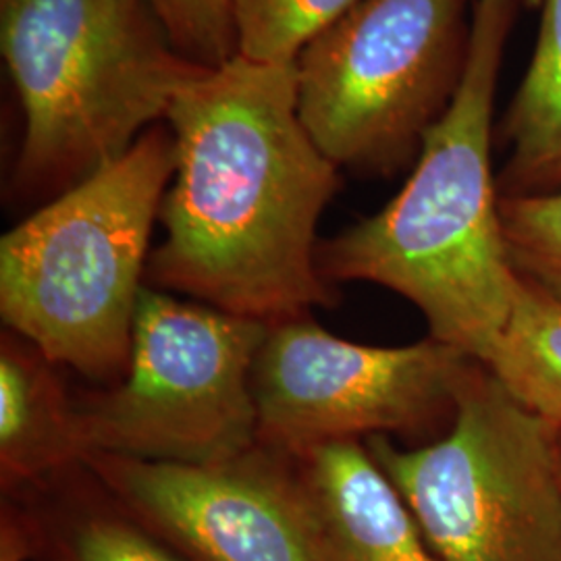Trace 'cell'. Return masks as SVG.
<instances>
[{"label": "cell", "mask_w": 561, "mask_h": 561, "mask_svg": "<svg viewBox=\"0 0 561 561\" xmlns=\"http://www.w3.org/2000/svg\"><path fill=\"white\" fill-rule=\"evenodd\" d=\"M238 55L264 65H294L301 50L360 0H231Z\"/></svg>", "instance_id": "cell-15"}, {"label": "cell", "mask_w": 561, "mask_h": 561, "mask_svg": "<svg viewBox=\"0 0 561 561\" xmlns=\"http://www.w3.org/2000/svg\"><path fill=\"white\" fill-rule=\"evenodd\" d=\"M474 364L433 337L379 347L341 340L310 314L273 322L252 368L259 445L296 458L329 443L416 433L454 419Z\"/></svg>", "instance_id": "cell-8"}, {"label": "cell", "mask_w": 561, "mask_h": 561, "mask_svg": "<svg viewBox=\"0 0 561 561\" xmlns=\"http://www.w3.org/2000/svg\"><path fill=\"white\" fill-rule=\"evenodd\" d=\"M83 463L183 561H322L289 456L259 445L213 466L108 454Z\"/></svg>", "instance_id": "cell-9"}, {"label": "cell", "mask_w": 561, "mask_h": 561, "mask_svg": "<svg viewBox=\"0 0 561 561\" xmlns=\"http://www.w3.org/2000/svg\"><path fill=\"white\" fill-rule=\"evenodd\" d=\"M514 2H522L526 7H537V4H541L542 0H514Z\"/></svg>", "instance_id": "cell-19"}, {"label": "cell", "mask_w": 561, "mask_h": 561, "mask_svg": "<svg viewBox=\"0 0 561 561\" xmlns=\"http://www.w3.org/2000/svg\"><path fill=\"white\" fill-rule=\"evenodd\" d=\"M289 460L322 561H437L366 445L329 443Z\"/></svg>", "instance_id": "cell-10"}, {"label": "cell", "mask_w": 561, "mask_h": 561, "mask_svg": "<svg viewBox=\"0 0 561 561\" xmlns=\"http://www.w3.org/2000/svg\"><path fill=\"white\" fill-rule=\"evenodd\" d=\"M0 46L25 121L21 198L53 201L117 161L204 69L146 0H15Z\"/></svg>", "instance_id": "cell-3"}, {"label": "cell", "mask_w": 561, "mask_h": 561, "mask_svg": "<svg viewBox=\"0 0 561 561\" xmlns=\"http://www.w3.org/2000/svg\"><path fill=\"white\" fill-rule=\"evenodd\" d=\"M11 2H15V0H0V7H2V9H4V7H9V4H11Z\"/></svg>", "instance_id": "cell-20"}, {"label": "cell", "mask_w": 561, "mask_h": 561, "mask_svg": "<svg viewBox=\"0 0 561 561\" xmlns=\"http://www.w3.org/2000/svg\"><path fill=\"white\" fill-rule=\"evenodd\" d=\"M167 125L175 173L144 285L266 324L333 306L317 227L340 190V167L300 121L296 62L236 55L204 67Z\"/></svg>", "instance_id": "cell-1"}, {"label": "cell", "mask_w": 561, "mask_h": 561, "mask_svg": "<svg viewBox=\"0 0 561 561\" xmlns=\"http://www.w3.org/2000/svg\"><path fill=\"white\" fill-rule=\"evenodd\" d=\"M470 0H360L296 60L298 115L343 169L393 173L460 88Z\"/></svg>", "instance_id": "cell-7"}, {"label": "cell", "mask_w": 561, "mask_h": 561, "mask_svg": "<svg viewBox=\"0 0 561 561\" xmlns=\"http://www.w3.org/2000/svg\"><path fill=\"white\" fill-rule=\"evenodd\" d=\"M266 329L144 285L125 377L76 396L85 451L213 466L259 447L252 368Z\"/></svg>", "instance_id": "cell-6"}, {"label": "cell", "mask_w": 561, "mask_h": 561, "mask_svg": "<svg viewBox=\"0 0 561 561\" xmlns=\"http://www.w3.org/2000/svg\"><path fill=\"white\" fill-rule=\"evenodd\" d=\"M178 50L202 67H217L238 55L231 0H146Z\"/></svg>", "instance_id": "cell-17"}, {"label": "cell", "mask_w": 561, "mask_h": 561, "mask_svg": "<svg viewBox=\"0 0 561 561\" xmlns=\"http://www.w3.org/2000/svg\"><path fill=\"white\" fill-rule=\"evenodd\" d=\"M481 366L524 410L561 428V301L522 277L502 337Z\"/></svg>", "instance_id": "cell-14"}, {"label": "cell", "mask_w": 561, "mask_h": 561, "mask_svg": "<svg viewBox=\"0 0 561 561\" xmlns=\"http://www.w3.org/2000/svg\"><path fill=\"white\" fill-rule=\"evenodd\" d=\"M32 537L30 561H183L136 520L81 461L15 495Z\"/></svg>", "instance_id": "cell-12"}, {"label": "cell", "mask_w": 561, "mask_h": 561, "mask_svg": "<svg viewBox=\"0 0 561 561\" xmlns=\"http://www.w3.org/2000/svg\"><path fill=\"white\" fill-rule=\"evenodd\" d=\"M560 456H561V428H560Z\"/></svg>", "instance_id": "cell-21"}, {"label": "cell", "mask_w": 561, "mask_h": 561, "mask_svg": "<svg viewBox=\"0 0 561 561\" xmlns=\"http://www.w3.org/2000/svg\"><path fill=\"white\" fill-rule=\"evenodd\" d=\"M38 345L0 337V484L4 495L46 481L85 458L76 396Z\"/></svg>", "instance_id": "cell-11"}, {"label": "cell", "mask_w": 561, "mask_h": 561, "mask_svg": "<svg viewBox=\"0 0 561 561\" xmlns=\"http://www.w3.org/2000/svg\"><path fill=\"white\" fill-rule=\"evenodd\" d=\"M514 0H477L460 88L412 175L377 215L319 241L329 283L366 280L414 304L428 337L484 364L520 289L491 169V125Z\"/></svg>", "instance_id": "cell-2"}, {"label": "cell", "mask_w": 561, "mask_h": 561, "mask_svg": "<svg viewBox=\"0 0 561 561\" xmlns=\"http://www.w3.org/2000/svg\"><path fill=\"white\" fill-rule=\"evenodd\" d=\"M500 213L516 271L561 301V190L502 196Z\"/></svg>", "instance_id": "cell-16"}, {"label": "cell", "mask_w": 561, "mask_h": 561, "mask_svg": "<svg viewBox=\"0 0 561 561\" xmlns=\"http://www.w3.org/2000/svg\"><path fill=\"white\" fill-rule=\"evenodd\" d=\"M366 449L437 561H561L560 428L524 410L474 364L449 433L414 449Z\"/></svg>", "instance_id": "cell-5"}, {"label": "cell", "mask_w": 561, "mask_h": 561, "mask_svg": "<svg viewBox=\"0 0 561 561\" xmlns=\"http://www.w3.org/2000/svg\"><path fill=\"white\" fill-rule=\"evenodd\" d=\"M535 55L505 117L502 196L561 190V0H542Z\"/></svg>", "instance_id": "cell-13"}, {"label": "cell", "mask_w": 561, "mask_h": 561, "mask_svg": "<svg viewBox=\"0 0 561 561\" xmlns=\"http://www.w3.org/2000/svg\"><path fill=\"white\" fill-rule=\"evenodd\" d=\"M32 560L30 526L20 503L4 497L0 507V561Z\"/></svg>", "instance_id": "cell-18"}, {"label": "cell", "mask_w": 561, "mask_h": 561, "mask_svg": "<svg viewBox=\"0 0 561 561\" xmlns=\"http://www.w3.org/2000/svg\"><path fill=\"white\" fill-rule=\"evenodd\" d=\"M175 173L169 125L69 187L0 240V317L59 366L125 377L150 238Z\"/></svg>", "instance_id": "cell-4"}]
</instances>
